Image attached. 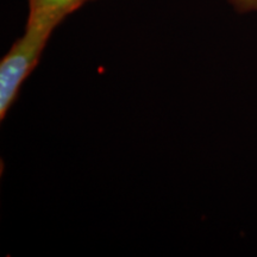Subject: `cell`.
Wrapping results in <instances>:
<instances>
[{
	"label": "cell",
	"instance_id": "cell-3",
	"mask_svg": "<svg viewBox=\"0 0 257 257\" xmlns=\"http://www.w3.org/2000/svg\"><path fill=\"white\" fill-rule=\"evenodd\" d=\"M227 2L239 14L257 12V0H227Z\"/></svg>",
	"mask_w": 257,
	"mask_h": 257
},
{
	"label": "cell",
	"instance_id": "cell-2",
	"mask_svg": "<svg viewBox=\"0 0 257 257\" xmlns=\"http://www.w3.org/2000/svg\"><path fill=\"white\" fill-rule=\"evenodd\" d=\"M89 0H29V23L47 24L55 28Z\"/></svg>",
	"mask_w": 257,
	"mask_h": 257
},
{
	"label": "cell",
	"instance_id": "cell-1",
	"mask_svg": "<svg viewBox=\"0 0 257 257\" xmlns=\"http://www.w3.org/2000/svg\"><path fill=\"white\" fill-rule=\"evenodd\" d=\"M55 28L29 23L24 34L0 61V120H4L17 100L22 85L34 72Z\"/></svg>",
	"mask_w": 257,
	"mask_h": 257
}]
</instances>
